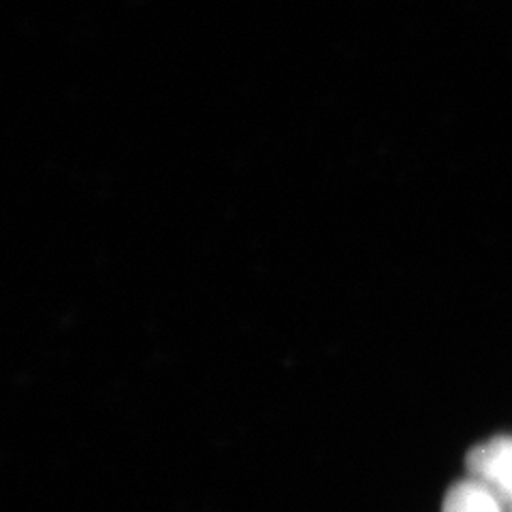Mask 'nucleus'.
Masks as SVG:
<instances>
[{"mask_svg":"<svg viewBox=\"0 0 512 512\" xmlns=\"http://www.w3.org/2000/svg\"><path fill=\"white\" fill-rule=\"evenodd\" d=\"M470 476L485 483L506 512H512V436H498L474 446L468 455Z\"/></svg>","mask_w":512,"mask_h":512,"instance_id":"f257e3e1","label":"nucleus"},{"mask_svg":"<svg viewBox=\"0 0 512 512\" xmlns=\"http://www.w3.org/2000/svg\"><path fill=\"white\" fill-rule=\"evenodd\" d=\"M442 512H506V508L485 483L470 476L448 489Z\"/></svg>","mask_w":512,"mask_h":512,"instance_id":"f03ea898","label":"nucleus"}]
</instances>
